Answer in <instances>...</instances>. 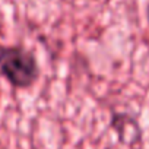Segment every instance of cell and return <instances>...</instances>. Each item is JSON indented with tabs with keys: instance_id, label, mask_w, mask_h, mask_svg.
Masks as SVG:
<instances>
[{
	"instance_id": "2",
	"label": "cell",
	"mask_w": 149,
	"mask_h": 149,
	"mask_svg": "<svg viewBox=\"0 0 149 149\" xmlns=\"http://www.w3.org/2000/svg\"><path fill=\"white\" fill-rule=\"evenodd\" d=\"M148 18H149V5H148Z\"/></svg>"
},
{
	"instance_id": "1",
	"label": "cell",
	"mask_w": 149,
	"mask_h": 149,
	"mask_svg": "<svg viewBox=\"0 0 149 149\" xmlns=\"http://www.w3.org/2000/svg\"><path fill=\"white\" fill-rule=\"evenodd\" d=\"M0 76L13 88L26 89L40 76L35 56L21 45H0Z\"/></svg>"
}]
</instances>
